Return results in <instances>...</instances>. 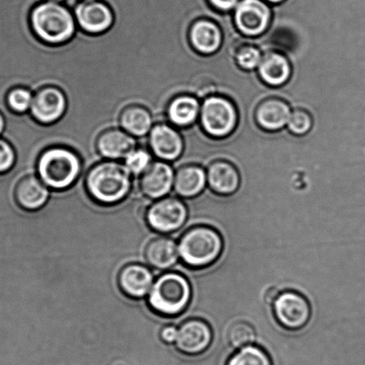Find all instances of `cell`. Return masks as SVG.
<instances>
[{"label": "cell", "mask_w": 365, "mask_h": 365, "mask_svg": "<svg viewBox=\"0 0 365 365\" xmlns=\"http://www.w3.org/2000/svg\"><path fill=\"white\" fill-rule=\"evenodd\" d=\"M192 48L201 55H214L223 45V34L214 21L206 19L196 21L189 32Z\"/></svg>", "instance_id": "cell-20"}, {"label": "cell", "mask_w": 365, "mask_h": 365, "mask_svg": "<svg viewBox=\"0 0 365 365\" xmlns=\"http://www.w3.org/2000/svg\"><path fill=\"white\" fill-rule=\"evenodd\" d=\"M156 120L146 107L141 105H131L121 110L119 116V127L135 138L148 137Z\"/></svg>", "instance_id": "cell-25"}, {"label": "cell", "mask_w": 365, "mask_h": 365, "mask_svg": "<svg viewBox=\"0 0 365 365\" xmlns=\"http://www.w3.org/2000/svg\"><path fill=\"white\" fill-rule=\"evenodd\" d=\"M235 58L241 69L255 71L263 59V53L256 46L244 45L239 48Z\"/></svg>", "instance_id": "cell-30"}, {"label": "cell", "mask_w": 365, "mask_h": 365, "mask_svg": "<svg viewBox=\"0 0 365 365\" xmlns=\"http://www.w3.org/2000/svg\"><path fill=\"white\" fill-rule=\"evenodd\" d=\"M137 146L138 139L120 127L107 128L96 140V150L100 158L117 162L123 160Z\"/></svg>", "instance_id": "cell-15"}, {"label": "cell", "mask_w": 365, "mask_h": 365, "mask_svg": "<svg viewBox=\"0 0 365 365\" xmlns=\"http://www.w3.org/2000/svg\"><path fill=\"white\" fill-rule=\"evenodd\" d=\"M154 160V155L149 149L137 146L125 157L123 163L131 176L136 178L141 177Z\"/></svg>", "instance_id": "cell-28"}, {"label": "cell", "mask_w": 365, "mask_h": 365, "mask_svg": "<svg viewBox=\"0 0 365 365\" xmlns=\"http://www.w3.org/2000/svg\"><path fill=\"white\" fill-rule=\"evenodd\" d=\"M280 294V292L278 291L277 288L271 287L266 292V296H264V299H266V302L270 305H273L274 300L276 299L278 295Z\"/></svg>", "instance_id": "cell-35"}, {"label": "cell", "mask_w": 365, "mask_h": 365, "mask_svg": "<svg viewBox=\"0 0 365 365\" xmlns=\"http://www.w3.org/2000/svg\"><path fill=\"white\" fill-rule=\"evenodd\" d=\"M6 126L7 121L6 119V115L1 112V110H0V135L4 134V132L6 131Z\"/></svg>", "instance_id": "cell-37"}, {"label": "cell", "mask_w": 365, "mask_h": 365, "mask_svg": "<svg viewBox=\"0 0 365 365\" xmlns=\"http://www.w3.org/2000/svg\"><path fill=\"white\" fill-rule=\"evenodd\" d=\"M145 259L149 266L156 270L170 269L179 259L176 242L167 236H157L146 245Z\"/></svg>", "instance_id": "cell-23"}, {"label": "cell", "mask_w": 365, "mask_h": 365, "mask_svg": "<svg viewBox=\"0 0 365 365\" xmlns=\"http://www.w3.org/2000/svg\"><path fill=\"white\" fill-rule=\"evenodd\" d=\"M199 123L210 137L227 138L237 128V109L231 100L221 96H210L201 102Z\"/></svg>", "instance_id": "cell-6"}, {"label": "cell", "mask_w": 365, "mask_h": 365, "mask_svg": "<svg viewBox=\"0 0 365 365\" xmlns=\"http://www.w3.org/2000/svg\"><path fill=\"white\" fill-rule=\"evenodd\" d=\"M30 24L39 41L50 46L66 44L79 30L69 6L49 1H42L31 10Z\"/></svg>", "instance_id": "cell-3"}, {"label": "cell", "mask_w": 365, "mask_h": 365, "mask_svg": "<svg viewBox=\"0 0 365 365\" xmlns=\"http://www.w3.org/2000/svg\"><path fill=\"white\" fill-rule=\"evenodd\" d=\"M178 336V328L174 325H166L161 329L159 338L166 344H175Z\"/></svg>", "instance_id": "cell-33"}, {"label": "cell", "mask_w": 365, "mask_h": 365, "mask_svg": "<svg viewBox=\"0 0 365 365\" xmlns=\"http://www.w3.org/2000/svg\"><path fill=\"white\" fill-rule=\"evenodd\" d=\"M266 1L271 4V5H277V4L284 2V0H266Z\"/></svg>", "instance_id": "cell-38"}, {"label": "cell", "mask_w": 365, "mask_h": 365, "mask_svg": "<svg viewBox=\"0 0 365 365\" xmlns=\"http://www.w3.org/2000/svg\"><path fill=\"white\" fill-rule=\"evenodd\" d=\"M236 27L242 35L256 38L269 28L273 11L266 0H241L234 11Z\"/></svg>", "instance_id": "cell-8"}, {"label": "cell", "mask_w": 365, "mask_h": 365, "mask_svg": "<svg viewBox=\"0 0 365 365\" xmlns=\"http://www.w3.org/2000/svg\"><path fill=\"white\" fill-rule=\"evenodd\" d=\"M257 71L264 83L281 87L291 80L292 66L284 53L273 51L264 53Z\"/></svg>", "instance_id": "cell-22"}, {"label": "cell", "mask_w": 365, "mask_h": 365, "mask_svg": "<svg viewBox=\"0 0 365 365\" xmlns=\"http://www.w3.org/2000/svg\"><path fill=\"white\" fill-rule=\"evenodd\" d=\"M226 365H273L266 350L259 346L249 345L239 349L230 359Z\"/></svg>", "instance_id": "cell-27"}, {"label": "cell", "mask_w": 365, "mask_h": 365, "mask_svg": "<svg viewBox=\"0 0 365 365\" xmlns=\"http://www.w3.org/2000/svg\"><path fill=\"white\" fill-rule=\"evenodd\" d=\"M291 107L284 100L269 98L264 100L257 107L256 119L264 130L278 131L287 126L291 115Z\"/></svg>", "instance_id": "cell-24"}, {"label": "cell", "mask_w": 365, "mask_h": 365, "mask_svg": "<svg viewBox=\"0 0 365 365\" xmlns=\"http://www.w3.org/2000/svg\"><path fill=\"white\" fill-rule=\"evenodd\" d=\"M117 284L121 292L132 299H141L149 295L154 284V274L145 264H125L118 274Z\"/></svg>", "instance_id": "cell-16"}, {"label": "cell", "mask_w": 365, "mask_h": 365, "mask_svg": "<svg viewBox=\"0 0 365 365\" xmlns=\"http://www.w3.org/2000/svg\"><path fill=\"white\" fill-rule=\"evenodd\" d=\"M201 101L191 95L175 96L168 103L166 120L178 130L194 126L199 123Z\"/></svg>", "instance_id": "cell-18"}, {"label": "cell", "mask_w": 365, "mask_h": 365, "mask_svg": "<svg viewBox=\"0 0 365 365\" xmlns=\"http://www.w3.org/2000/svg\"><path fill=\"white\" fill-rule=\"evenodd\" d=\"M34 92L30 88L17 86L11 88L6 95V106L13 115H27L30 113Z\"/></svg>", "instance_id": "cell-26"}, {"label": "cell", "mask_w": 365, "mask_h": 365, "mask_svg": "<svg viewBox=\"0 0 365 365\" xmlns=\"http://www.w3.org/2000/svg\"><path fill=\"white\" fill-rule=\"evenodd\" d=\"M175 173L173 165L164 160H154L139 178L142 195L150 200L166 197L174 187Z\"/></svg>", "instance_id": "cell-14"}, {"label": "cell", "mask_w": 365, "mask_h": 365, "mask_svg": "<svg viewBox=\"0 0 365 365\" xmlns=\"http://www.w3.org/2000/svg\"><path fill=\"white\" fill-rule=\"evenodd\" d=\"M16 163L17 153L12 143L0 138V175L10 173Z\"/></svg>", "instance_id": "cell-32"}, {"label": "cell", "mask_w": 365, "mask_h": 365, "mask_svg": "<svg viewBox=\"0 0 365 365\" xmlns=\"http://www.w3.org/2000/svg\"><path fill=\"white\" fill-rule=\"evenodd\" d=\"M148 145L155 158L170 163L180 160L185 148L184 138L180 130L167 121L154 125L148 135Z\"/></svg>", "instance_id": "cell-11"}, {"label": "cell", "mask_w": 365, "mask_h": 365, "mask_svg": "<svg viewBox=\"0 0 365 365\" xmlns=\"http://www.w3.org/2000/svg\"><path fill=\"white\" fill-rule=\"evenodd\" d=\"M43 1H49L54 3L66 4L67 6H69L71 10L80 0H43Z\"/></svg>", "instance_id": "cell-36"}, {"label": "cell", "mask_w": 365, "mask_h": 365, "mask_svg": "<svg viewBox=\"0 0 365 365\" xmlns=\"http://www.w3.org/2000/svg\"><path fill=\"white\" fill-rule=\"evenodd\" d=\"M73 13L78 28L89 35L106 34L114 24L113 10L102 0H80Z\"/></svg>", "instance_id": "cell-12"}, {"label": "cell", "mask_w": 365, "mask_h": 365, "mask_svg": "<svg viewBox=\"0 0 365 365\" xmlns=\"http://www.w3.org/2000/svg\"><path fill=\"white\" fill-rule=\"evenodd\" d=\"M241 0H209V2L214 9L223 12H232Z\"/></svg>", "instance_id": "cell-34"}, {"label": "cell", "mask_w": 365, "mask_h": 365, "mask_svg": "<svg viewBox=\"0 0 365 365\" xmlns=\"http://www.w3.org/2000/svg\"><path fill=\"white\" fill-rule=\"evenodd\" d=\"M223 249L220 232L207 225L189 228L178 243L179 257L191 268H204L216 263Z\"/></svg>", "instance_id": "cell-5"}, {"label": "cell", "mask_w": 365, "mask_h": 365, "mask_svg": "<svg viewBox=\"0 0 365 365\" xmlns=\"http://www.w3.org/2000/svg\"><path fill=\"white\" fill-rule=\"evenodd\" d=\"M191 286L178 272H166L156 278L149 293L148 303L154 313L166 317L181 314L191 299Z\"/></svg>", "instance_id": "cell-4"}, {"label": "cell", "mask_w": 365, "mask_h": 365, "mask_svg": "<svg viewBox=\"0 0 365 365\" xmlns=\"http://www.w3.org/2000/svg\"><path fill=\"white\" fill-rule=\"evenodd\" d=\"M49 195V188L35 174L25 175L14 186V200L25 210H41L48 202Z\"/></svg>", "instance_id": "cell-17"}, {"label": "cell", "mask_w": 365, "mask_h": 365, "mask_svg": "<svg viewBox=\"0 0 365 365\" xmlns=\"http://www.w3.org/2000/svg\"><path fill=\"white\" fill-rule=\"evenodd\" d=\"M67 106V98L62 89L56 86H45L34 92L29 114L36 123L49 126L63 119Z\"/></svg>", "instance_id": "cell-9"}, {"label": "cell", "mask_w": 365, "mask_h": 365, "mask_svg": "<svg viewBox=\"0 0 365 365\" xmlns=\"http://www.w3.org/2000/svg\"><path fill=\"white\" fill-rule=\"evenodd\" d=\"M206 171L196 164L178 167L175 173L174 189L178 196L184 199L195 198L206 187Z\"/></svg>", "instance_id": "cell-21"}, {"label": "cell", "mask_w": 365, "mask_h": 365, "mask_svg": "<svg viewBox=\"0 0 365 365\" xmlns=\"http://www.w3.org/2000/svg\"><path fill=\"white\" fill-rule=\"evenodd\" d=\"M145 218L152 230L171 234L184 227L188 218L187 206L177 197L166 196L148 207Z\"/></svg>", "instance_id": "cell-7"}, {"label": "cell", "mask_w": 365, "mask_h": 365, "mask_svg": "<svg viewBox=\"0 0 365 365\" xmlns=\"http://www.w3.org/2000/svg\"><path fill=\"white\" fill-rule=\"evenodd\" d=\"M273 310L278 323L291 331L305 327L311 317L309 300L293 291L280 292L273 303Z\"/></svg>", "instance_id": "cell-10"}, {"label": "cell", "mask_w": 365, "mask_h": 365, "mask_svg": "<svg viewBox=\"0 0 365 365\" xmlns=\"http://www.w3.org/2000/svg\"><path fill=\"white\" fill-rule=\"evenodd\" d=\"M314 126L312 116L305 110H293L287 124V128L296 135L309 134Z\"/></svg>", "instance_id": "cell-31"}, {"label": "cell", "mask_w": 365, "mask_h": 365, "mask_svg": "<svg viewBox=\"0 0 365 365\" xmlns=\"http://www.w3.org/2000/svg\"><path fill=\"white\" fill-rule=\"evenodd\" d=\"M132 178L123 163L102 160L86 173L84 186L96 202L105 206L116 205L131 192Z\"/></svg>", "instance_id": "cell-1"}, {"label": "cell", "mask_w": 365, "mask_h": 365, "mask_svg": "<svg viewBox=\"0 0 365 365\" xmlns=\"http://www.w3.org/2000/svg\"><path fill=\"white\" fill-rule=\"evenodd\" d=\"M207 184L216 195L230 196L238 192L241 180L237 168L224 160L213 163L207 168Z\"/></svg>", "instance_id": "cell-19"}, {"label": "cell", "mask_w": 365, "mask_h": 365, "mask_svg": "<svg viewBox=\"0 0 365 365\" xmlns=\"http://www.w3.org/2000/svg\"><path fill=\"white\" fill-rule=\"evenodd\" d=\"M255 329L246 321H238L228 331V341L234 349L253 345L256 341Z\"/></svg>", "instance_id": "cell-29"}, {"label": "cell", "mask_w": 365, "mask_h": 365, "mask_svg": "<svg viewBox=\"0 0 365 365\" xmlns=\"http://www.w3.org/2000/svg\"><path fill=\"white\" fill-rule=\"evenodd\" d=\"M35 173L54 191H66L84 177L81 156L64 145H52L43 150L36 163Z\"/></svg>", "instance_id": "cell-2"}, {"label": "cell", "mask_w": 365, "mask_h": 365, "mask_svg": "<svg viewBox=\"0 0 365 365\" xmlns=\"http://www.w3.org/2000/svg\"><path fill=\"white\" fill-rule=\"evenodd\" d=\"M213 341V331L206 321L191 318L178 327L175 346L184 355L199 356L209 348Z\"/></svg>", "instance_id": "cell-13"}]
</instances>
